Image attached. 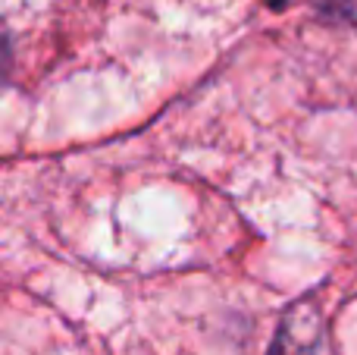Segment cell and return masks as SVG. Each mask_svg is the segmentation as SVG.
I'll list each match as a JSON object with an SVG mask.
<instances>
[{
    "label": "cell",
    "mask_w": 357,
    "mask_h": 355,
    "mask_svg": "<svg viewBox=\"0 0 357 355\" xmlns=\"http://www.w3.org/2000/svg\"><path fill=\"white\" fill-rule=\"evenodd\" d=\"M314 340H317V312L301 305L282 321L270 355H307L314 349Z\"/></svg>",
    "instance_id": "obj_1"
},
{
    "label": "cell",
    "mask_w": 357,
    "mask_h": 355,
    "mask_svg": "<svg viewBox=\"0 0 357 355\" xmlns=\"http://www.w3.org/2000/svg\"><path fill=\"white\" fill-rule=\"evenodd\" d=\"M6 69H10V41H6V35L0 31V82L6 79Z\"/></svg>",
    "instance_id": "obj_2"
},
{
    "label": "cell",
    "mask_w": 357,
    "mask_h": 355,
    "mask_svg": "<svg viewBox=\"0 0 357 355\" xmlns=\"http://www.w3.org/2000/svg\"><path fill=\"white\" fill-rule=\"evenodd\" d=\"M270 3H273V6H282V3H285V0H270Z\"/></svg>",
    "instance_id": "obj_3"
}]
</instances>
